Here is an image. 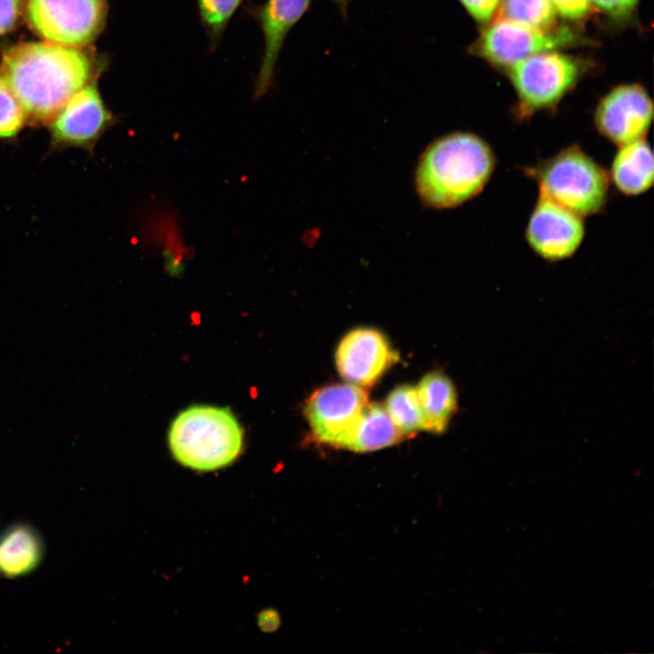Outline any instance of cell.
Returning a JSON list of instances; mask_svg holds the SVG:
<instances>
[{
  "mask_svg": "<svg viewBox=\"0 0 654 654\" xmlns=\"http://www.w3.org/2000/svg\"><path fill=\"white\" fill-rule=\"evenodd\" d=\"M575 41L576 36L567 27L540 30L496 18L473 44L471 51L492 64L509 67L531 55L553 51Z\"/></svg>",
  "mask_w": 654,
  "mask_h": 654,
  "instance_id": "8",
  "label": "cell"
},
{
  "mask_svg": "<svg viewBox=\"0 0 654 654\" xmlns=\"http://www.w3.org/2000/svg\"><path fill=\"white\" fill-rule=\"evenodd\" d=\"M312 0H266L253 15L263 36V51L256 76L254 96L260 98L272 86L277 61L285 39L310 9Z\"/></svg>",
  "mask_w": 654,
  "mask_h": 654,
  "instance_id": "13",
  "label": "cell"
},
{
  "mask_svg": "<svg viewBox=\"0 0 654 654\" xmlns=\"http://www.w3.org/2000/svg\"><path fill=\"white\" fill-rule=\"evenodd\" d=\"M41 534L32 525L16 522L0 533V577L18 579L34 572L45 557Z\"/></svg>",
  "mask_w": 654,
  "mask_h": 654,
  "instance_id": "14",
  "label": "cell"
},
{
  "mask_svg": "<svg viewBox=\"0 0 654 654\" xmlns=\"http://www.w3.org/2000/svg\"><path fill=\"white\" fill-rule=\"evenodd\" d=\"M387 338L378 330L358 328L348 332L339 343L335 362L340 375L359 387L373 385L397 362Z\"/></svg>",
  "mask_w": 654,
  "mask_h": 654,
  "instance_id": "12",
  "label": "cell"
},
{
  "mask_svg": "<svg viewBox=\"0 0 654 654\" xmlns=\"http://www.w3.org/2000/svg\"><path fill=\"white\" fill-rule=\"evenodd\" d=\"M27 20L46 41L83 47L101 34L107 0H26Z\"/></svg>",
  "mask_w": 654,
  "mask_h": 654,
  "instance_id": "6",
  "label": "cell"
},
{
  "mask_svg": "<svg viewBox=\"0 0 654 654\" xmlns=\"http://www.w3.org/2000/svg\"><path fill=\"white\" fill-rule=\"evenodd\" d=\"M384 408L404 437L424 430V419L414 387H396L387 396Z\"/></svg>",
  "mask_w": 654,
  "mask_h": 654,
  "instance_id": "18",
  "label": "cell"
},
{
  "mask_svg": "<svg viewBox=\"0 0 654 654\" xmlns=\"http://www.w3.org/2000/svg\"><path fill=\"white\" fill-rule=\"evenodd\" d=\"M336 7L339 9L342 16L346 19L347 18V10L349 7L350 3L352 0H331Z\"/></svg>",
  "mask_w": 654,
  "mask_h": 654,
  "instance_id": "27",
  "label": "cell"
},
{
  "mask_svg": "<svg viewBox=\"0 0 654 654\" xmlns=\"http://www.w3.org/2000/svg\"><path fill=\"white\" fill-rule=\"evenodd\" d=\"M114 122L96 85L89 83L76 92L47 124L50 148L52 151L81 148L92 154L97 142Z\"/></svg>",
  "mask_w": 654,
  "mask_h": 654,
  "instance_id": "9",
  "label": "cell"
},
{
  "mask_svg": "<svg viewBox=\"0 0 654 654\" xmlns=\"http://www.w3.org/2000/svg\"><path fill=\"white\" fill-rule=\"evenodd\" d=\"M403 438L404 435L384 406L368 402L353 429L346 450L357 452L377 451L393 445Z\"/></svg>",
  "mask_w": 654,
  "mask_h": 654,
  "instance_id": "17",
  "label": "cell"
},
{
  "mask_svg": "<svg viewBox=\"0 0 654 654\" xmlns=\"http://www.w3.org/2000/svg\"><path fill=\"white\" fill-rule=\"evenodd\" d=\"M243 0H196L201 23L210 45L215 46Z\"/></svg>",
  "mask_w": 654,
  "mask_h": 654,
  "instance_id": "20",
  "label": "cell"
},
{
  "mask_svg": "<svg viewBox=\"0 0 654 654\" xmlns=\"http://www.w3.org/2000/svg\"><path fill=\"white\" fill-rule=\"evenodd\" d=\"M168 445L180 464L199 471H215L240 455L243 431L229 408L196 405L173 421Z\"/></svg>",
  "mask_w": 654,
  "mask_h": 654,
  "instance_id": "3",
  "label": "cell"
},
{
  "mask_svg": "<svg viewBox=\"0 0 654 654\" xmlns=\"http://www.w3.org/2000/svg\"><path fill=\"white\" fill-rule=\"evenodd\" d=\"M613 158L610 178L616 188L628 196L648 191L653 183L654 162L652 151L639 139L619 146Z\"/></svg>",
  "mask_w": 654,
  "mask_h": 654,
  "instance_id": "15",
  "label": "cell"
},
{
  "mask_svg": "<svg viewBox=\"0 0 654 654\" xmlns=\"http://www.w3.org/2000/svg\"><path fill=\"white\" fill-rule=\"evenodd\" d=\"M26 0H0V35L12 30L25 8Z\"/></svg>",
  "mask_w": 654,
  "mask_h": 654,
  "instance_id": "22",
  "label": "cell"
},
{
  "mask_svg": "<svg viewBox=\"0 0 654 654\" xmlns=\"http://www.w3.org/2000/svg\"><path fill=\"white\" fill-rule=\"evenodd\" d=\"M258 625L264 632H272L280 626V617L273 609H264L258 615Z\"/></svg>",
  "mask_w": 654,
  "mask_h": 654,
  "instance_id": "26",
  "label": "cell"
},
{
  "mask_svg": "<svg viewBox=\"0 0 654 654\" xmlns=\"http://www.w3.org/2000/svg\"><path fill=\"white\" fill-rule=\"evenodd\" d=\"M553 51L531 55L509 66L521 116L556 104L581 73L579 60Z\"/></svg>",
  "mask_w": 654,
  "mask_h": 654,
  "instance_id": "5",
  "label": "cell"
},
{
  "mask_svg": "<svg viewBox=\"0 0 654 654\" xmlns=\"http://www.w3.org/2000/svg\"><path fill=\"white\" fill-rule=\"evenodd\" d=\"M583 217L540 195L530 214L525 237L541 258L557 262L573 255L584 238Z\"/></svg>",
  "mask_w": 654,
  "mask_h": 654,
  "instance_id": "10",
  "label": "cell"
},
{
  "mask_svg": "<svg viewBox=\"0 0 654 654\" xmlns=\"http://www.w3.org/2000/svg\"><path fill=\"white\" fill-rule=\"evenodd\" d=\"M367 404V393L352 383L332 384L316 390L304 407L313 439L334 448L346 449Z\"/></svg>",
  "mask_w": 654,
  "mask_h": 654,
  "instance_id": "7",
  "label": "cell"
},
{
  "mask_svg": "<svg viewBox=\"0 0 654 654\" xmlns=\"http://www.w3.org/2000/svg\"><path fill=\"white\" fill-rule=\"evenodd\" d=\"M495 161L490 144L478 135L448 134L432 142L418 162V194L430 207H456L481 192L493 173Z\"/></svg>",
  "mask_w": 654,
  "mask_h": 654,
  "instance_id": "2",
  "label": "cell"
},
{
  "mask_svg": "<svg viewBox=\"0 0 654 654\" xmlns=\"http://www.w3.org/2000/svg\"><path fill=\"white\" fill-rule=\"evenodd\" d=\"M497 18L540 30L554 29L557 11L550 0H501Z\"/></svg>",
  "mask_w": 654,
  "mask_h": 654,
  "instance_id": "19",
  "label": "cell"
},
{
  "mask_svg": "<svg viewBox=\"0 0 654 654\" xmlns=\"http://www.w3.org/2000/svg\"><path fill=\"white\" fill-rule=\"evenodd\" d=\"M465 10L478 22H489L500 7L501 0H459Z\"/></svg>",
  "mask_w": 654,
  "mask_h": 654,
  "instance_id": "23",
  "label": "cell"
},
{
  "mask_svg": "<svg viewBox=\"0 0 654 654\" xmlns=\"http://www.w3.org/2000/svg\"><path fill=\"white\" fill-rule=\"evenodd\" d=\"M27 124L25 114L0 76V140H15Z\"/></svg>",
  "mask_w": 654,
  "mask_h": 654,
  "instance_id": "21",
  "label": "cell"
},
{
  "mask_svg": "<svg viewBox=\"0 0 654 654\" xmlns=\"http://www.w3.org/2000/svg\"><path fill=\"white\" fill-rule=\"evenodd\" d=\"M652 116L653 104L646 90L639 84H624L602 98L594 120L597 130L620 146L645 138Z\"/></svg>",
  "mask_w": 654,
  "mask_h": 654,
  "instance_id": "11",
  "label": "cell"
},
{
  "mask_svg": "<svg viewBox=\"0 0 654 654\" xmlns=\"http://www.w3.org/2000/svg\"><path fill=\"white\" fill-rule=\"evenodd\" d=\"M528 174L540 195L581 217L600 213L607 203L609 174L577 144L529 168Z\"/></svg>",
  "mask_w": 654,
  "mask_h": 654,
  "instance_id": "4",
  "label": "cell"
},
{
  "mask_svg": "<svg viewBox=\"0 0 654 654\" xmlns=\"http://www.w3.org/2000/svg\"><path fill=\"white\" fill-rule=\"evenodd\" d=\"M557 13L569 19L584 17L591 7L590 0H550Z\"/></svg>",
  "mask_w": 654,
  "mask_h": 654,
  "instance_id": "24",
  "label": "cell"
},
{
  "mask_svg": "<svg viewBox=\"0 0 654 654\" xmlns=\"http://www.w3.org/2000/svg\"><path fill=\"white\" fill-rule=\"evenodd\" d=\"M93 73V62L81 47L49 41L16 45L0 64V76L35 126L47 125Z\"/></svg>",
  "mask_w": 654,
  "mask_h": 654,
  "instance_id": "1",
  "label": "cell"
},
{
  "mask_svg": "<svg viewBox=\"0 0 654 654\" xmlns=\"http://www.w3.org/2000/svg\"><path fill=\"white\" fill-rule=\"evenodd\" d=\"M596 6L613 16L629 14L639 0H590Z\"/></svg>",
  "mask_w": 654,
  "mask_h": 654,
  "instance_id": "25",
  "label": "cell"
},
{
  "mask_svg": "<svg viewBox=\"0 0 654 654\" xmlns=\"http://www.w3.org/2000/svg\"><path fill=\"white\" fill-rule=\"evenodd\" d=\"M424 419V430L441 434L457 411V391L441 372L427 373L415 387Z\"/></svg>",
  "mask_w": 654,
  "mask_h": 654,
  "instance_id": "16",
  "label": "cell"
}]
</instances>
